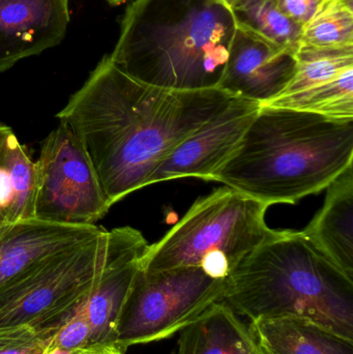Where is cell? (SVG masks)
<instances>
[{
	"label": "cell",
	"mask_w": 353,
	"mask_h": 354,
	"mask_svg": "<svg viewBox=\"0 0 353 354\" xmlns=\"http://www.w3.org/2000/svg\"><path fill=\"white\" fill-rule=\"evenodd\" d=\"M107 230L62 252L0 290V330L59 328L89 295L105 261Z\"/></svg>",
	"instance_id": "obj_6"
},
{
	"label": "cell",
	"mask_w": 353,
	"mask_h": 354,
	"mask_svg": "<svg viewBox=\"0 0 353 354\" xmlns=\"http://www.w3.org/2000/svg\"><path fill=\"white\" fill-rule=\"evenodd\" d=\"M224 290L225 280L213 279L201 268H139L120 322L116 346L124 353L135 345L172 338L213 304L223 301Z\"/></svg>",
	"instance_id": "obj_7"
},
{
	"label": "cell",
	"mask_w": 353,
	"mask_h": 354,
	"mask_svg": "<svg viewBox=\"0 0 353 354\" xmlns=\"http://www.w3.org/2000/svg\"><path fill=\"white\" fill-rule=\"evenodd\" d=\"M106 1L111 4V6H120V4L124 3V2L128 1V0H106Z\"/></svg>",
	"instance_id": "obj_26"
},
{
	"label": "cell",
	"mask_w": 353,
	"mask_h": 354,
	"mask_svg": "<svg viewBox=\"0 0 353 354\" xmlns=\"http://www.w3.org/2000/svg\"><path fill=\"white\" fill-rule=\"evenodd\" d=\"M233 97L220 87L151 86L106 55L56 116L82 143L112 206L147 187L160 164Z\"/></svg>",
	"instance_id": "obj_1"
},
{
	"label": "cell",
	"mask_w": 353,
	"mask_h": 354,
	"mask_svg": "<svg viewBox=\"0 0 353 354\" xmlns=\"http://www.w3.org/2000/svg\"><path fill=\"white\" fill-rule=\"evenodd\" d=\"M352 166L353 120L260 106L213 181L267 206L296 204Z\"/></svg>",
	"instance_id": "obj_2"
},
{
	"label": "cell",
	"mask_w": 353,
	"mask_h": 354,
	"mask_svg": "<svg viewBox=\"0 0 353 354\" xmlns=\"http://www.w3.org/2000/svg\"><path fill=\"white\" fill-rule=\"evenodd\" d=\"M46 349H47V348L39 349V351H33V353H31L29 354H44V353H45Z\"/></svg>",
	"instance_id": "obj_27"
},
{
	"label": "cell",
	"mask_w": 353,
	"mask_h": 354,
	"mask_svg": "<svg viewBox=\"0 0 353 354\" xmlns=\"http://www.w3.org/2000/svg\"><path fill=\"white\" fill-rule=\"evenodd\" d=\"M223 301L249 322L303 318L353 342V280L302 231L278 230L247 256L226 279Z\"/></svg>",
	"instance_id": "obj_4"
},
{
	"label": "cell",
	"mask_w": 353,
	"mask_h": 354,
	"mask_svg": "<svg viewBox=\"0 0 353 354\" xmlns=\"http://www.w3.org/2000/svg\"><path fill=\"white\" fill-rule=\"evenodd\" d=\"M33 218L54 224L93 226L111 208L78 137L59 122L35 162Z\"/></svg>",
	"instance_id": "obj_8"
},
{
	"label": "cell",
	"mask_w": 353,
	"mask_h": 354,
	"mask_svg": "<svg viewBox=\"0 0 353 354\" xmlns=\"http://www.w3.org/2000/svg\"><path fill=\"white\" fill-rule=\"evenodd\" d=\"M300 43L315 47H353V0H323L303 26Z\"/></svg>",
	"instance_id": "obj_19"
},
{
	"label": "cell",
	"mask_w": 353,
	"mask_h": 354,
	"mask_svg": "<svg viewBox=\"0 0 353 354\" xmlns=\"http://www.w3.org/2000/svg\"><path fill=\"white\" fill-rule=\"evenodd\" d=\"M269 207L224 185L199 198L159 241L147 245L140 270L198 268L226 280L247 256L277 234L265 222Z\"/></svg>",
	"instance_id": "obj_5"
},
{
	"label": "cell",
	"mask_w": 353,
	"mask_h": 354,
	"mask_svg": "<svg viewBox=\"0 0 353 354\" xmlns=\"http://www.w3.org/2000/svg\"><path fill=\"white\" fill-rule=\"evenodd\" d=\"M287 86L267 105L353 120V47H315L300 43Z\"/></svg>",
	"instance_id": "obj_9"
},
{
	"label": "cell",
	"mask_w": 353,
	"mask_h": 354,
	"mask_svg": "<svg viewBox=\"0 0 353 354\" xmlns=\"http://www.w3.org/2000/svg\"><path fill=\"white\" fill-rule=\"evenodd\" d=\"M211 1L220 4V6H224V8L231 10L232 6H233L234 2H236V0H211Z\"/></svg>",
	"instance_id": "obj_25"
},
{
	"label": "cell",
	"mask_w": 353,
	"mask_h": 354,
	"mask_svg": "<svg viewBox=\"0 0 353 354\" xmlns=\"http://www.w3.org/2000/svg\"><path fill=\"white\" fill-rule=\"evenodd\" d=\"M84 299L75 308L70 317L58 328L52 339V346L73 353L89 346L91 330L85 310Z\"/></svg>",
	"instance_id": "obj_21"
},
{
	"label": "cell",
	"mask_w": 353,
	"mask_h": 354,
	"mask_svg": "<svg viewBox=\"0 0 353 354\" xmlns=\"http://www.w3.org/2000/svg\"><path fill=\"white\" fill-rule=\"evenodd\" d=\"M44 354H73V351H66V349L59 348V347L52 346L50 343L49 346L45 351Z\"/></svg>",
	"instance_id": "obj_24"
},
{
	"label": "cell",
	"mask_w": 353,
	"mask_h": 354,
	"mask_svg": "<svg viewBox=\"0 0 353 354\" xmlns=\"http://www.w3.org/2000/svg\"><path fill=\"white\" fill-rule=\"evenodd\" d=\"M73 354H124V353L115 344H99L78 349Z\"/></svg>",
	"instance_id": "obj_23"
},
{
	"label": "cell",
	"mask_w": 353,
	"mask_h": 354,
	"mask_svg": "<svg viewBox=\"0 0 353 354\" xmlns=\"http://www.w3.org/2000/svg\"><path fill=\"white\" fill-rule=\"evenodd\" d=\"M260 109V104L233 97L217 115L184 139L153 172L149 185L173 179L213 181Z\"/></svg>",
	"instance_id": "obj_10"
},
{
	"label": "cell",
	"mask_w": 353,
	"mask_h": 354,
	"mask_svg": "<svg viewBox=\"0 0 353 354\" xmlns=\"http://www.w3.org/2000/svg\"><path fill=\"white\" fill-rule=\"evenodd\" d=\"M57 330H39L29 324L1 328L0 354H29L47 348Z\"/></svg>",
	"instance_id": "obj_20"
},
{
	"label": "cell",
	"mask_w": 353,
	"mask_h": 354,
	"mask_svg": "<svg viewBox=\"0 0 353 354\" xmlns=\"http://www.w3.org/2000/svg\"><path fill=\"white\" fill-rule=\"evenodd\" d=\"M249 328L269 354H353V342L303 318H259Z\"/></svg>",
	"instance_id": "obj_16"
},
{
	"label": "cell",
	"mask_w": 353,
	"mask_h": 354,
	"mask_svg": "<svg viewBox=\"0 0 353 354\" xmlns=\"http://www.w3.org/2000/svg\"><path fill=\"white\" fill-rule=\"evenodd\" d=\"M236 22L211 0H134L110 59L128 76L170 91L219 87Z\"/></svg>",
	"instance_id": "obj_3"
},
{
	"label": "cell",
	"mask_w": 353,
	"mask_h": 354,
	"mask_svg": "<svg viewBox=\"0 0 353 354\" xmlns=\"http://www.w3.org/2000/svg\"><path fill=\"white\" fill-rule=\"evenodd\" d=\"M68 23V0H0V73L58 45Z\"/></svg>",
	"instance_id": "obj_12"
},
{
	"label": "cell",
	"mask_w": 353,
	"mask_h": 354,
	"mask_svg": "<svg viewBox=\"0 0 353 354\" xmlns=\"http://www.w3.org/2000/svg\"><path fill=\"white\" fill-rule=\"evenodd\" d=\"M325 203L303 234L353 280V166L327 187Z\"/></svg>",
	"instance_id": "obj_14"
},
{
	"label": "cell",
	"mask_w": 353,
	"mask_h": 354,
	"mask_svg": "<svg viewBox=\"0 0 353 354\" xmlns=\"http://www.w3.org/2000/svg\"><path fill=\"white\" fill-rule=\"evenodd\" d=\"M35 162L10 127L0 124V227L33 218Z\"/></svg>",
	"instance_id": "obj_17"
},
{
	"label": "cell",
	"mask_w": 353,
	"mask_h": 354,
	"mask_svg": "<svg viewBox=\"0 0 353 354\" xmlns=\"http://www.w3.org/2000/svg\"><path fill=\"white\" fill-rule=\"evenodd\" d=\"M175 354H261L249 324L218 301L178 334Z\"/></svg>",
	"instance_id": "obj_15"
},
{
	"label": "cell",
	"mask_w": 353,
	"mask_h": 354,
	"mask_svg": "<svg viewBox=\"0 0 353 354\" xmlns=\"http://www.w3.org/2000/svg\"><path fill=\"white\" fill-rule=\"evenodd\" d=\"M231 12L236 24L296 53L302 41L303 26L282 12L277 0H236Z\"/></svg>",
	"instance_id": "obj_18"
},
{
	"label": "cell",
	"mask_w": 353,
	"mask_h": 354,
	"mask_svg": "<svg viewBox=\"0 0 353 354\" xmlns=\"http://www.w3.org/2000/svg\"><path fill=\"white\" fill-rule=\"evenodd\" d=\"M296 71L292 52L236 24L220 88L267 105L287 86Z\"/></svg>",
	"instance_id": "obj_11"
},
{
	"label": "cell",
	"mask_w": 353,
	"mask_h": 354,
	"mask_svg": "<svg viewBox=\"0 0 353 354\" xmlns=\"http://www.w3.org/2000/svg\"><path fill=\"white\" fill-rule=\"evenodd\" d=\"M105 229L37 218L0 227V290L50 258L90 241Z\"/></svg>",
	"instance_id": "obj_13"
},
{
	"label": "cell",
	"mask_w": 353,
	"mask_h": 354,
	"mask_svg": "<svg viewBox=\"0 0 353 354\" xmlns=\"http://www.w3.org/2000/svg\"><path fill=\"white\" fill-rule=\"evenodd\" d=\"M323 0H277L282 12L294 22L304 26L309 22Z\"/></svg>",
	"instance_id": "obj_22"
},
{
	"label": "cell",
	"mask_w": 353,
	"mask_h": 354,
	"mask_svg": "<svg viewBox=\"0 0 353 354\" xmlns=\"http://www.w3.org/2000/svg\"><path fill=\"white\" fill-rule=\"evenodd\" d=\"M259 351H260L261 354H269V353H267V351H263V349H261L260 347L258 346Z\"/></svg>",
	"instance_id": "obj_28"
}]
</instances>
